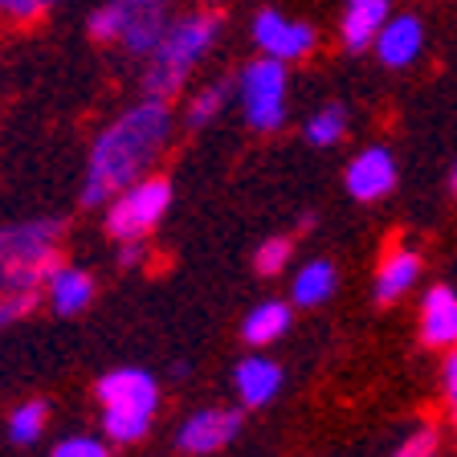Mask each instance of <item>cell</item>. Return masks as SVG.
Wrapping results in <instances>:
<instances>
[{
  "instance_id": "6da1fadb",
  "label": "cell",
  "mask_w": 457,
  "mask_h": 457,
  "mask_svg": "<svg viewBox=\"0 0 457 457\" xmlns=\"http://www.w3.org/2000/svg\"><path fill=\"white\" fill-rule=\"evenodd\" d=\"M171 139V106L163 98H143L139 106L123 111L106 127L90 147L86 160V184H82V204L95 209L114 200L135 180H143V171L160 160V152Z\"/></svg>"
},
{
  "instance_id": "7a4b0ae2",
  "label": "cell",
  "mask_w": 457,
  "mask_h": 457,
  "mask_svg": "<svg viewBox=\"0 0 457 457\" xmlns=\"http://www.w3.org/2000/svg\"><path fill=\"white\" fill-rule=\"evenodd\" d=\"M62 220H21L0 228V298L4 295H37L62 266L57 253Z\"/></svg>"
},
{
  "instance_id": "3957f363",
  "label": "cell",
  "mask_w": 457,
  "mask_h": 457,
  "mask_svg": "<svg viewBox=\"0 0 457 457\" xmlns=\"http://www.w3.org/2000/svg\"><path fill=\"white\" fill-rule=\"evenodd\" d=\"M217 33H220V12H212V9L171 21V25L163 29L160 46L147 54V74H143L147 98H163V103H168V98L188 82V74L196 70L200 57L212 49Z\"/></svg>"
},
{
  "instance_id": "277c9868",
  "label": "cell",
  "mask_w": 457,
  "mask_h": 457,
  "mask_svg": "<svg viewBox=\"0 0 457 457\" xmlns=\"http://www.w3.org/2000/svg\"><path fill=\"white\" fill-rule=\"evenodd\" d=\"M168 204H171V184L155 180V176H143V180H135L131 188H123L111 200L106 233L114 241H143L163 220Z\"/></svg>"
},
{
  "instance_id": "5b68a950",
  "label": "cell",
  "mask_w": 457,
  "mask_h": 457,
  "mask_svg": "<svg viewBox=\"0 0 457 457\" xmlns=\"http://www.w3.org/2000/svg\"><path fill=\"white\" fill-rule=\"evenodd\" d=\"M241 111L253 131H278L286 123V62L257 57L241 70Z\"/></svg>"
},
{
  "instance_id": "8992f818",
  "label": "cell",
  "mask_w": 457,
  "mask_h": 457,
  "mask_svg": "<svg viewBox=\"0 0 457 457\" xmlns=\"http://www.w3.org/2000/svg\"><path fill=\"white\" fill-rule=\"evenodd\" d=\"M111 9L119 12V41L127 46V54L147 57L160 46L163 29L171 25L168 9L171 0H111Z\"/></svg>"
},
{
  "instance_id": "52a82bcc",
  "label": "cell",
  "mask_w": 457,
  "mask_h": 457,
  "mask_svg": "<svg viewBox=\"0 0 457 457\" xmlns=\"http://www.w3.org/2000/svg\"><path fill=\"white\" fill-rule=\"evenodd\" d=\"M253 41L274 62H298L314 49V29L303 21H286L278 9H262L253 17Z\"/></svg>"
},
{
  "instance_id": "ba28073f",
  "label": "cell",
  "mask_w": 457,
  "mask_h": 457,
  "mask_svg": "<svg viewBox=\"0 0 457 457\" xmlns=\"http://www.w3.org/2000/svg\"><path fill=\"white\" fill-rule=\"evenodd\" d=\"M237 428H241L237 409H200L180 425L176 449H180V453H192V457L217 453V449H225L228 441L237 437Z\"/></svg>"
},
{
  "instance_id": "9c48e42d",
  "label": "cell",
  "mask_w": 457,
  "mask_h": 457,
  "mask_svg": "<svg viewBox=\"0 0 457 457\" xmlns=\"http://www.w3.org/2000/svg\"><path fill=\"white\" fill-rule=\"evenodd\" d=\"M98 400H103V409H139L155 417V409H160V384L143 368H114L98 380Z\"/></svg>"
},
{
  "instance_id": "30bf717a",
  "label": "cell",
  "mask_w": 457,
  "mask_h": 457,
  "mask_svg": "<svg viewBox=\"0 0 457 457\" xmlns=\"http://www.w3.org/2000/svg\"><path fill=\"white\" fill-rule=\"evenodd\" d=\"M396 188V160L388 147H368L347 163V192L355 200H384Z\"/></svg>"
},
{
  "instance_id": "8fae6325",
  "label": "cell",
  "mask_w": 457,
  "mask_h": 457,
  "mask_svg": "<svg viewBox=\"0 0 457 457\" xmlns=\"http://www.w3.org/2000/svg\"><path fill=\"white\" fill-rule=\"evenodd\" d=\"M420 339L425 347H457V295L449 286H433L420 303Z\"/></svg>"
},
{
  "instance_id": "7c38bea8",
  "label": "cell",
  "mask_w": 457,
  "mask_h": 457,
  "mask_svg": "<svg viewBox=\"0 0 457 457\" xmlns=\"http://www.w3.org/2000/svg\"><path fill=\"white\" fill-rule=\"evenodd\" d=\"M233 388H237L245 409H262V404H270V400L278 396V388H282V368H278L274 360H266V355H249V360H241L237 371H233Z\"/></svg>"
},
{
  "instance_id": "4fadbf2b",
  "label": "cell",
  "mask_w": 457,
  "mask_h": 457,
  "mask_svg": "<svg viewBox=\"0 0 457 457\" xmlns=\"http://www.w3.org/2000/svg\"><path fill=\"white\" fill-rule=\"evenodd\" d=\"M420 46H425V25H420L417 17H388L380 29V37H376V54H380L384 66H409L412 57L420 54Z\"/></svg>"
},
{
  "instance_id": "5bb4252c",
  "label": "cell",
  "mask_w": 457,
  "mask_h": 457,
  "mask_svg": "<svg viewBox=\"0 0 457 457\" xmlns=\"http://www.w3.org/2000/svg\"><path fill=\"white\" fill-rule=\"evenodd\" d=\"M384 21H388V0H352L347 17H343V46L352 54L376 46Z\"/></svg>"
},
{
  "instance_id": "9a60e30c",
  "label": "cell",
  "mask_w": 457,
  "mask_h": 457,
  "mask_svg": "<svg viewBox=\"0 0 457 457\" xmlns=\"http://www.w3.org/2000/svg\"><path fill=\"white\" fill-rule=\"evenodd\" d=\"M420 278V253L417 249H392L376 270V298L380 303H396L400 295H409Z\"/></svg>"
},
{
  "instance_id": "2e32d148",
  "label": "cell",
  "mask_w": 457,
  "mask_h": 457,
  "mask_svg": "<svg viewBox=\"0 0 457 457\" xmlns=\"http://www.w3.org/2000/svg\"><path fill=\"white\" fill-rule=\"evenodd\" d=\"M46 290H49V303H54L57 314H82L86 306H90V298H95V282H90V274L66 266V262L54 270V278L46 282Z\"/></svg>"
},
{
  "instance_id": "e0dca14e",
  "label": "cell",
  "mask_w": 457,
  "mask_h": 457,
  "mask_svg": "<svg viewBox=\"0 0 457 457\" xmlns=\"http://www.w3.org/2000/svg\"><path fill=\"white\" fill-rule=\"evenodd\" d=\"M290 331V306L286 303H262L245 314V323H241V335H245L249 347H266V343L282 339Z\"/></svg>"
},
{
  "instance_id": "ac0fdd59",
  "label": "cell",
  "mask_w": 457,
  "mask_h": 457,
  "mask_svg": "<svg viewBox=\"0 0 457 457\" xmlns=\"http://www.w3.org/2000/svg\"><path fill=\"white\" fill-rule=\"evenodd\" d=\"M331 295H335V266L323 262V257L306 262L295 274V286H290V298H295L298 306H323Z\"/></svg>"
},
{
  "instance_id": "d6986e66",
  "label": "cell",
  "mask_w": 457,
  "mask_h": 457,
  "mask_svg": "<svg viewBox=\"0 0 457 457\" xmlns=\"http://www.w3.org/2000/svg\"><path fill=\"white\" fill-rule=\"evenodd\" d=\"M46 417H49L46 400H25L21 409H12V417H9L12 445H33L41 437V428H46Z\"/></svg>"
},
{
  "instance_id": "ffe728a7",
  "label": "cell",
  "mask_w": 457,
  "mask_h": 457,
  "mask_svg": "<svg viewBox=\"0 0 457 457\" xmlns=\"http://www.w3.org/2000/svg\"><path fill=\"white\" fill-rule=\"evenodd\" d=\"M343 135H347V111L335 103L323 106L319 114H311V123H306V139H311L314 147H331Z\"/></svg>"
},
{
  "instance_id": "44dd1931",
  "label": "cell",
  "mask_w": 457,
  "mask_h": 457,
  "mask_svg": "<svg viewBox=\"0 0 457 457\" xmlns=\"http://www.w3.org/2000/svg\"><path fill=\"white\" fill-rule=\"evenodd\" d=\"M225 103H228V82H209L204 90H196V98L188 103V127H209Z\"/></svg>"
},
{
  "instance_id": "7402d4cb",
  "label": "cell",
  "mask_w": 457,
  "mask_h": 457,
  "mask_svg": "<svg viewBox=\"0 0 457 457\" xmlns=\"http://www.w3.org/2000/svg\"><path fill=\"white\" fill-rule=\"evenodd\" d=\"M257 274H266V278H274L278 270L286 266V262H290V241L286 237H270V241H262V245H257Z\"/></svg>"
},
{
  "instance_id": "603a6c76",
  "label": "cell",
  "mask_w": 457,
  "mask_h": 457,
  "mask_svg": "<svg viewBox=\"0 0 457 457\" xmlns=\"http://www.w3.org/2000/svg\"><path fill=\"white\" fill-rule=\"evenodd\" d=\"M54 4H57V0H0V17L17 21V25H29V21L46 17Z\"/></svg>"
},
{
  "instance_id": "cb8c5ba5",
  "label": "cell",
  "mask_w": 457,
  "mask_h": 457,
  "mask_svg": "<svg viewBox=\"0 0 457 457\" xmlns=\"http://www.w3.org/2000/svg\"><path fill=\"white\" fill-rule=\"evenodd\" d=\"M49 457H111V449H106V441L98 437H86V433H78V437H66L57 441L54 453Z\"/></svg>"
},
{
  "instance_id": "d4e9b609",
  "label": "cell",
  "mask_w": 457,
  "mask_h": 457,
  "mask_svg": "<svg viewBox=\"0 0 457 457\" xmlns=\"http://www.w3.org/2000/svg\"><path fill=\"white\" fill-rule=\"evenodd\" d=\"M392 457H437V433L433 428H417Z\"/></svg>"
},
{
  "instance_id": "484cf974",
  "label": "cell",
  "mask_w": 457,
  "mask_h": 457,
  "mask_svg": "<svg viewBox=\"0 0 457 457\" xmlns=\"http://www.w3.org/2000/svg\"><path fill=\"white\" fill-rule=\"evenodd\" d=\"M90 37L95 41H119V12H114L111 4H103V9L90 12Z\"/></svg>"
},
{
  "instance_id": "4316f807",
  "label": "cell",
  "mask_w": 457,
  "mask_h": 457,
  "mask_svg": "<svg viewBox=\"0 0 457 457\" xmlns=\"http://www.w3.org/2000/svg\"><path fill=\"white\" fill-rule=\"evenodd\" d=\"M33 303H37V295H4L0 298V327L25 319V314L33 311Z\"/></svg>"
},
{
  "instance_id": "83f0119b",
  "label": "cell",
  "mask_w": 457,
  "mask_h": 457,
  "mask_svg": "<svg viewBox=\"0 0 457 457\" xmlns=\"http://www.w3.org/2000/svg\"><path fill=\"white\" fill-rule=\"evenodd\" d=\"M445 400H449V412H453V420H457V347L449 352V360H445Z\"/></svg>"
},
{
  "instance_id": "f1b7e54d",
  "label": "cell",
  "mask_w": 457,
  "mask_h": 457,
  "mask_svg": "<svg viewBox=\"0 0 457 457\" xmlns=\"http://www.w3.org/2000/svg\"><path fill=\"white\" fill-rule=\"evenodd\" d=\"M139 262H143V241H123L119 266H139Z\"/></svg>"
},
{
  "instance_id": "f546056e",
  "label": "cell",
  "mask_w": 457,
  "mask_h": 457,
  "mask_svg": "<svg viewBox=\"0 0 457 457\" xmlns=\"http://www.w3.org/2000/svg\"><path fill=\"white\" fill-rule=\"evenodd\" d=\"M453 192H457V168H453Z\"/></svg>"
}]
</instances>
